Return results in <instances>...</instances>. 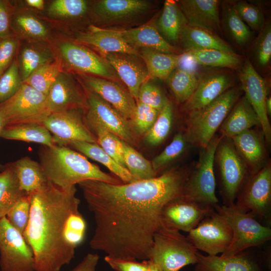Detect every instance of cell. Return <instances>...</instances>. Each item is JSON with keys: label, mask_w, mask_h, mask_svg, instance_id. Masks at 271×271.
I'll return each instance as SVG.
<instances>
[{"label": "cell", "mask_w": 271, "mask_h": 271, "mask_svg": "<svg viewBox=\"0 0 271 271\" xmlns=\"http://www.w3.org/2000/svg\"><path fill=\"white\" fill-rule=\"evenodd\" d=\"M189 173L173 168L154 178L131 183H79L95 223L90 247L113 258L148 260L154 235L160 228L161 210L182 196Z\"/></svg>", "instance_id": "obj_1"}, {"label": "cell", "mask_w": 271, "mask_h": 271, "mask_svg": "<svg viewBox=\"0 0 271 271\" xmlns=\"http://www.w3.org/2000/svg\"><path fill=\"white\" fill-rule=\"evenodd\" d=\"M75 186L68 189L50 181L29 194L30 215L24 234L34 255L35 271H60L75 256V248L64 238L68 216L79 211L80 199Z\"/></svg>", "instance_id": "obj_2"}, {"label": "cell", "mask_w": 271, "mask_h": 271, "mask_svg": "<svg viewBox=\"0 0 271 271\" xmlns=\"http://www.w3.org/2000/svg\"><path fill=\"white\" fill-rule=\"evenodd\" d=\"M40 164L47 180L68 189L88 180L112 184L123 182L116 176L103 172L84 156L66 146H43L39 153Z\"/></svg>", "instance_id": "obj_3"}, {"label": "cell", "mask_w": 271, "mask_h": 271, "mask_svg": "<svg viewBox=\"0 0 271 271\" xmlns=\"http://www.w3.org/2000/svg\"><path fill=\"white\" fill-rule=\"evenodd\" d=\"M239 95L238 88L229 89L204 107L189 112L187 139L201 148H205L214 137Z\"/></svg>", "instance_id": "obj_4"}, {"label": "cell", "mask_w": 271, "mask_h": 271, "mask_svg": "<svg viewBox=\"0 0 271 271\" xmlns=\"http://www.w3.org/2000/svg\"><path fill=\"white\" fill-rule=\"evenodd\" d=\"M198 252L180 231L160 228L154 235L148 260L163 271H179L186 265L197 263Z\"/></svg>", "instance_id": "obj_5"}, {"label": "cell", "mask_w": 271, "mask_h": 271, "mask_svg": "<svg viewBox=\"0 0 271 271\" xmlns=\"http://www.w3.org/2000/svg\"><path fill=\"white\" fill-rule=\"evenodd\" d=\"M214 137L200 152L196 167L190 171L185 182L182 197L201 206L212 208L218 205L215 193L214 162L222 138Z\"/></svg>", "instance_id": "obj_6"}, {"label": "cell", "mask_w": 271, "mask_h": 271, "mask_svg": "<svg viewBox=\"0 0 271 271\" xmlns=\"http://www.w3.org/2000/svg\"><path fill=\"white\" fill-rule=\"evenodd\" d=\"M214 210L227 220L232 231L228 248L221 256L233 255L248 248L261 245L271 238V229L260 224L254 215L232 205H217Z\"/></svg>", "instance_id": "obj_7"}, {"label": "cell", "mask_w": 271, "mask_h": 271, "mask_svg": "<svg viewBox=\"0 0 271 271\" xmlns=\"http://www.w3.org/2000/svg\"><path fill=\"white\" fill-rule=\"evenodd\" d=\"M6 126L41 123L50 114L47 95L23 83L18 92L0 105Z\"/></svg>", "instance_id": "obj_8"}, {"label": "cell", "mask_w": 271, "mask_h": 271, "mask_svg": "<svg viewBox=\"0 0 271 271\" xmlns=\"http://www.w3.org/2000/svg\"><path fill=\"white\" fill-rule=\"evenodd\" d=\"M187 237L197 250L217 255L229 247L232 231L225 218L214 210L190 231Z\"/></svg>", "instance_id": "obj_9"}, {"label": "cell", "mask_w": 271, "mask_h": 271, "mask_svg": "<svg viewBox=\"0 0 271 271\" xmlns=\"http://www.w3.org/2000/svg\"><path fill=\"white\" fill-rule=\"evenodd\" d=\"M84 110L70 109L51 113L42 124L50 131L55 145L67 147L75 141L97 143L88 127Z\"/></svg>", "instance_id": "obj_10"}, {"label": "cell", "mask_w": 271, "mask_h": 271, "mask_svg": "<svg viewBox=\"0 0 271 271\" xmlns=\"http://www.w3.org/2000/svg\"><path fill=\"white\" fill-rule=\"evenodd\" d=\"M226 138L225 140L222 138L215 156L220 170L224 205H232L245 181L247 168L231 139Z\"/></svg>", "instance_id": "obj_11"}, {"label": "cell", "mask_w": 271, "mask_h": 271, "mask_svg": "<svg viewBox=\"0 0 271 271\" xmlns=\"http://www.w3.org/2000/svg\"><path fill=\"white\" fill-rule=\"evenodd\" d=\"M1 271H35L33 252L6 217L0 219Z\"/></svg>", "instance_id": "obj_12"}, {"label": "cell", "mask_w": 271, "mask_h": 271, "mask_svg": "<svg viewBox=\"0 0 271 271\" xmlns=\"http://www.w3.org/2000/svg\"><path fill=\"white\" fill-rule=\"evenodd\" d=\"M241 193L236 198L235 206L255 216L266 217L271 202V167L267 164L251 175L245 182Z\"/></svg>", "instance_id": "obj_13"}, {"label": "cell", "mask_w": 271, "mask_h": 271, "mask_svg": "<svg viewBox=\"0 0 271 271\" xmlns=\"http://www.w3.org/2000/svg\"><path fill=\"white\" fill-rule=\"evenodd\" d=\"M214 210L181 197L163 207L160 216V228L188 233Z\"/></svg>", "instance_id": "obj_14"}, {"label": "cell", "mask_w": 271, "mask_h": 271, "mask_svg": "<svg viewBox=\"0 0 271 271\" xmlns=\"http://www.w3.org/2000/svg\"><path fill=\"white\" fill-rule=\"evenodd\" d=\"M58 47L62 58L71 68L114 81L119 78L105 58L87 48L69 42H62Z\"/></svg>", "instance_id": "obj_15"}, {"label": "cell", "mask_w": 271, "mask_h": 271, "mask_svg": "<svg viewBox=\"0 0 271 271\" xmlns=\"http://www.w3.org/2000/svg\"><path fill=\"white\" fill-rule=\"evenodd\" d=\"M245 96L257 115L265 140H271V127L265 109L267 88L264 80L249 60H246L239 73Z\"/></svg>", "instance_id": "obj_16"}, {"label": "cell", "mask_w": 271, "mask_h": 271, "mask_svg": "<svg viewBox=\"0 0 271 271\" xmlns=\"http://www.w3.org/2000/svg\"><path fill=\"white\" fill-rule=\"evenodd\" d=\"M47 98L50 113L70 109L85 110L88 108L87 95L70 74L62 71L50 87Z\"/></svg>", "instance_id": "obj_17"}, {"label": "cell", "mask_w": 271, "mask_h": 271, "mask_svg": "<svg viewBox=\"0 0 271 271\" xmlns=\"http://www.w3.org/2000/svg\"><path fill=\"white\" fill-rule=\"evenodd\" d=\"M88 91L110 104L128 120H132L136 108L134 98L115 81L94 76L83 75Z\"/></svg>", "instance_id": "obj_18"}, {"label": "cell", "mask_w": 271, "mask_h": 271, "mask_svg": "<svg viewBox=\"0 0 271 271\" xmlns=\"http://www.w3.org/2000/svg\"><path fill=\"white\" fill-rule=\"evenodd\" d=\"M86 112L99 121L106 128L128 144H134L131 123L108 103L88 91Z\"/></svg>", "instance_id": "obj_19"}, {"label": "cell", "mask_w": 271, "mask_h": 271, "mask_svg": "<svg viewBox=\"0 0 271 271\" xmlns=\"http://www.w3.org/2000/svg\"><path fill=\"white\" fill-rule=\"evenodd\" d=\"M104 57L126 85L130 95L137 99L141 85L149 78L143 59L139 56L121 53H108Z\"/></svg>", "instance_id": "obj_20"}, {"label": "cell", "mask_w": 271, "mask_h": 271, "mask_svg": "<svg viewBox=\"0 0 271 271\" xmlns=\"http://www.w3.org/2000/svg\"><path fill=\"white\" fill-rule=\"evenodd\" d=\"M76 40L95 48L104 56L111 53H121L140 56L138 50L127 44L119 30L91 26L88 31L78 33Z\"/></svg>", "instance_id": "obj_21"}, {"label": "cell", "mask_w": 271, "mask_h": 271, "mask_svg": "<svg viewBox=\"0 0 271 271\" xmlns=\"http://www.w3.org/2000/svg\"><path fill=\"white\" fill-rule=\"evenodd\" d=\"M177 3L188 24L216 33L220 30L217 0H181Z\"/></svg>", "instance_id": "obj_22"}, {"label": "cell", "mask_w": 271, "mask_h": 271, "mask_svg": "<svg viewBox=\"0 0 271 271\" xmlns=\"http://www.w3.org/2000/svg\"><path fill=\"white\" fill-rule=\"evenodd\" d=\"M119 31L127 44L136 50L138 48H149L167 54L182 53L164 38L153 21L137 28Z\"/></svg>", "instance_id": "obj_23"}, {"label": "cell", "mask_w": 271, "mask_h": 271, "mask_svg": "<svg viewBox=\"0 0 271 271\" xmlns=\"http://www.w3.org/2000/svg\"><path fill=\"white\" fill-rule=\"evenodd\" d=\"M231 79L228 75L216 73L199 79L197 87L185 102L184 107L189 112L202 108L229 89Z\"/></svg>", "instance_id": "obj_24"}, {"label": "cell", "mask_w": 271, "mask_h": 271, "mask_svg": "<svg viewBox=\"0 0 271 271\" xmlns=\"http://www.w3.org/2000/svg\"><path fill=\"white\" fill-rule=\"evenodd\" d=\"M194 271H262L259 263L243 252L229 256L204 255L198 252Z\"/></svg>", "instance_id": "obj_25"}, {"label": "cell", "mask_w": 271, "mask_h": 271, "mask_svg": "<svg viewBox=\"0 0 271 271\" xmlns=\"http://www.w3.org/2000/svg\"><path fill=\"white\" fill-rule=\"evenodd\" d=\"M221 124V130L231 139L254 126H260L259 119L245 96L237 101Z\"/></svg>", "instance_id": "obj_26"}, {"label": "cell", "mask_w": 271, "mask_h": 271, "mask_svg": "<svg viewBox=\"0 0 271 271\" xmlns=\"http://www.w3.org/2000/svg\"><path fill=\"white\" fill-rule=\"evenodd\" d=\"M230 139L247 168H249L251 175L258 171L261 169L260 164L265 158V153L257 133L250 129Z\"/></svg>", "instance_id": "obj_27"}, {"label": "cell", "mask_w": 271, "mask_h": 271, "mask_svg": "<svg viewBox=\"0 0 271 271\" xmlns=\"http://www.w3.org/2000/svg\"><path fill=\"white\" fill-rule=\"evenodd\" d=\"M180 40L186 51L216 49L235 53L232 48L215 33L188 24L182 30Z\"/></svg>", "instance_id": "obj_28"}, {"label": "cell", "mask_w": 271, "mask_h": 271, "mask_svg": "<svg viewBox=\"0 0 271 271\" xmlns=\"http://www.w3.org/2000/svg\"><path fill=\"white\" fill-rule=\"evenodd\" d=\"M149 7V2L143 0H101L96 4L94 12L100 19L108 22L132 17Z\"/></svg>", "instance_id": "obj_29"}, {"label": "cell", "mask_w": 271, "mask_h": 271, "mask_svg": "<svg viewBox=\"0 0 271 271\" xmlns=\"http://www.w3.org/2000/svg\"><path fill=\"white\" fill-rule=\"evenodd\" d=\"M156 24L162 36L172 44L180 40L182 30L188 22L177 2L166 0Z\"/></svg>", "instance_id": "obj_30"}, {"label": "cell", "mask_w": 271, "mask_h": 271, "mask_svg": "<svg viewBox=\"0 0 271 271\" xmlns=\"http://www.w3.org/2000/svg\"><path fill=\"white\" fill-rule=\"evenodd\" d=\"M18 178L20 188L29 195L42 188L48 182L40 164L29 157L11 163Z\"/></svg>", "instance_id": "obj_31"}, {"label": "cell", "mask_w": 271, "mask_h": 271, "mask_svg": "<svg viewBox=\"0 0 271 271\" xmlns=\"http://www.w3.org/2000/svg\"><path fill=\"white\" fill-rule=\"evenodd\" d=\"M140 53L148 73V77L167 80L179 63L181 54H172L149 48H141Z\"/></svg>", "instance_id": "obj_32"}, {"label": "cell", "mask_w": 271, "mask_h": 271, "mask_svg": "<svg viewBox=\"0 0 271 271\" xmlns=\"http://www.w3.org/2000/svg\"><path fill=\"white\" fill-rule=\"evenodd\" d=\"M67 147H71L102 164L122 182L127 183L136 181L126 168L119 165L97 143L75 141L70 143Z\"/></svg>", "instance_id": "obj_33"}, {"label": "cell", "mask_w": 271, "mask_h": 271, "mask_svg": "<svg viewBox=\"0 0 271 271\" xmlns=\"http://www.w3.org/2000/svg\"><path fill=\"white\" fill-rule=\"evenodd\" d=\"M0 137L40 144L43 146L55 145L50 131L41 123H26L7 126L2 130Z\"/></svg>", "instance_id": "obj_34"}, {"label": "cell", "mask_w": 271, "mask_h": 271, "mask_svg": "<svg viewBox=\"0 0 271 271\" xmlns=\"http://www.w3.org/2000/svg\"><path fill=\"white\" fill-rule=\"evenodd\" d=\"M25 194L20 188L18 178L11 164H7L0 172V219L6 217L9 211Z\"/></svg>", "instance_id": "obj_35"}, {"label": "cell", "mask_w": 271, "mask_h": 271, "mask_svg": "<svg viewBox=\"0 0 271 271\" xmlns=\"http://www.w3.org/2000/svg\"><path fill=\"white\" fill-rule=\"evenodd\" d=\"M84 118L88 127L96 138L97 143L119 165L126 168L121 140L89 113L86 112Z\"/></svg>", "instance_id": "obj_36"}, {"label": "cell", "mask_w": 271, "mask_h": 271, "mask_svg": "<svg viewBox=\"0 0 271 271\" xmlns=\"http://www.w3.org/2000/svg\"><path fill=\"white\" fill-rule=\"evenodd\" d=\"M121 146L125 167L136 181L149 180L157 176L150 161L122 140Z\"/></svg>", "instance_id": "obj_37"}, {"label": "cell", "mask_w": 271, "mask_h": 271, "mask_svg": "<svg viewBox=\"0 0 271 271\" xmlns=\"http://www.w3.org/2000/svg\"><path fill=\"white\" fill-rule=\"evenodd\" d=\"M199 65L231 68L237 67L241 62V56L236 53L216 49L186 51Z\"/></svg>", "instance_id": "obj_38"}, {"label": "cell", "mask_w": 271, "mask_h": 271, "mask_svg": "<svg viewBox=\"0 0 271 271\" xmlns=\"http://www.w3.org/2000/svg\"><path fill=\"white\" fill-rule=\"evenodd\" d=\"M176 100L186 102L196 90L199 79L194 72L177 68L167 79Z\"/></svg>", "instance_id": "obj_39"}, {"label": "cell", "mask_w": 271, "mask_h": 271, "mask_svg": "<svg viewBox=\"0 0 271 271\" xmlns=\"http://www.w3.org/2000/svg\"><path fill=\"white\" fill-rule=\"evenodd\" d=\"M54 61L48 50L28 46L23 48L20 56L19 70L23 82L36 69Z\"/></svg>", "instance_id": "obj_40"}, {"label": "cell", "mask_w": 271, "mask_h": 271, "mask_svg": "<svg viewBox=\"0 0 271 271\" xmlns=\"http://www.w3.org/2000/svg\"><path fill=\"white\" fill-rule=\"evenodd\" d=\"M61 72L60 61L54 60L36 69L23 83L47 95L52 84Z\"/></svg>", "instance_id": "obj_41"}, {"label": "cell", "mask_w": 271, "mask_h": 271, "mask_svg": "<svg viewBox=\"0 0 271 271\" xmlns=\"http://www.w3.org/2000/svg\"><path fill=\"white\" fill-rule=\"evenodd\" d=\"M223 23L233 40L239 46L246 45L251 37V32L241 19L233 6L225 5L223 9Z\"/></svg>", "instance_id": "obj_42"}, {"label": "cell", "mask_w": 271, "mask_h": 271, "mask_svg": "<svg viewBox=\"0 0 271 271\" xmlns=\"http://www.w3.org/2000/svg\"><path fill=\"white\" fill-rule=\"evenodd\" d=\"M173 116V106L168 100L159 112L154 123L146 134L145 140L147 143L152 146H156L163 142L170 131Z\"/></svg>", "instance_id": "obj_43"}, {"label": "cell", "mask_w": 271, "mask_h": 271, "mask_svg": "<svg viewBox=\"0 0 271 271\" xmlns=\"http://www.w3.org/2000/svg\"><path fill=\"white\" fill-rule=\"evenodd\" d=\"M11 26L17 32L33 39H44L48 35L46 26L29 14H20L12 19Z\"/></svg>", "instance_id": "obj_44"}, {"label": "cell", "mask_w": 271, "mask_h": 271, "mask_svg": "<svg viewBox=\"0 0 271 271\" xmlns=\"http://www.w3.org/2000/svg\"><path fill=\"white\" fill-rule=\"evenodd\" d=\"M22 84L18 63L13 60L0 76V105L14 96Z\"/></svg>", "instance_id": "obj_45"}, {"label": "cell", "mask_w": 271, "mask_h": 271, "mask_svg": "<svg viewBox=\"0 0 271 271\" xmlns=\"http://www.w3.org/2000/svg\"><path fill=\"white\" fill-rule=\"evenodd\" d=\"M186 138L181 132L176 134L171 142L151 162L153 169L157 174L159 171L178 158L186 147Z\"/></svg>", "instance_id": "obj_46"}, {"label": "cell", "mask_w": 271, "mask_h": 271, "mask_svg": "<svg viewBox=\"0 0 271 271\" xmlns=\"http://www.w3.org/2000/svg\"><path fill=\"white\" fill-rule=\"evenodd\" d=\"M87 8V3L83 0H55L49 6L48 12L53 17L71 18L83 15Z\"/></svg>", "instance_id": "obj_47"}, {"label": "cell", "mask_w": 271, "mask_h": 271, "mask_svg": "<svg viewBox=\"0 0 271 271\" xmlns=\"http://www.w3.org/2000/svg\"><path fill=\"white\" fill-rule=\"evenodd\" d=\"M86 223L80 211L71 213L67 218L64 229V238L70 246L76 248L84 240Z\"/></svg>", "instance_id": "obj_48"}, {"label": "cell", "mask_w": 271, "mask_h": 271, "mask_svg": "<svg viewBox=\"0 0 271 271\" xmlns=\"http://www.w3.org/2000/svg\"><path fill=\"white\" fill-rule=\"evenodd\" d=\"M30 209L29 196L25 194L19 199L6 216L11 225L23 235L29 223Z\"/></svg>", "instance_id": "obj_49"}, {"label": "cell", "mask_w": 271, "mask_h": 271, "mask_svg": "<svg viewBox=\"0 0 271 271\" xmlns=\"http://www.w3.org/2000/svg\"><path fill=\"white\" fill-rule=\"evenodd\" d=\"M233 7L241 19L247 26L258 31L265 25V21L262 11L258 7L244 1L235 3Z\"/></svg>", "instance_id": "obj_50"}, {"label": "cell", "mask_w": 271, "mask_h": 271, "mask_svg": "<svg viewBox=\"0 0 271 271\" xmlns=\"http://www.w3.org/2000/svg\"><path fill=\"white\" fill-rule=\"evenodd\" d=\"M159 111L137 101L132 126L139 134H146L156 121Z\"/></svg>", "instance_id": "obj_51"}, {"label": "cell", "mask_w": 271, "mask_h": 271, "mask_svg": "<svg viewBox=\"0 0 271 271\" xmlns=\"http://www.w3.org/2000/svg\"><path fill=\"white\" fill-rule=\"evenodd\" d=\"M137 100L160 112L168 99L158 86L147 79L141 85Z\"/></svg>", "instance_id": "obj_52"}, {"label": "cell", "mask_w": 271, "mask_h": 271, "mask_svg": "<svg viewBox=\"0 0 271 271\" xmlns=\"http://www.w3.org/2000/svg\"><path fill=\"white\" fill-rule=\"evenodd\" d=\"M254 54L258 64L261 66L267 65L271 58V26L270 23L265 24L259 32L255 40Z\"/></svg>", "instance_id": "obj_53"}, {"label": "cell", "mask_w": 271, "mask_h": 271, "mask_svg": "<svg viewBox=\"0 0 271 271\" xmlns=\"http://www.w3.org/2000/svg\"><path fill=\"white\" fill-rule=\"evenodd\" d=\"M18 44L17 39L12 36L0 40V76L13 61Z\"/></svg>", "instance_id": "obj_54"}, {"label": "cell", "mask_w": 271, "mask_h": 271, "mask_svg": "<svg viewBox=\"0 0 271 271\" xmlns=\"http://www.w3.org/2000/svg\"><path fill=\"white\" fill-rule=\"evenodd\" d=\"M104 260L116 271H148V260L141 262L113 258L106 255Z\"/></svg>", "instance_id": "obj_55"}, {"label": "cell", "mask_w": 271, "mask_h": 271, "mask_svg": "<svg viewBox=\"0 0 271 271\" xmlns=\"http://www.w3.org/2000/svg\"><path fill=\"white\" fill-rule=\"evenodd\" d=\"M11 9L8 3L0 0V40L11 36Z\"/></svg>", "instance_id": "obj_56"}, {"label": "cell", "mask_w": 271, "mask_h": 271, "mask_svg": "<svg viewBox=\"0 0 271 271\" xmlns=\"http://www.w3.org/2000/svg\"><path fill=\"white\" fill-rule=\"evenodd\" d=\"M99 259L96 253H88L71 271H96Z\"/></svg>", "instance_id": "obj_57"}, {"label": "cell", "mask_w": 271, "mask_h": 271, "mask_svg": "<svg viewBox=\"0 0 271 271\" xmlns=\"http://www.w3.org/2000/svg\"><path fill=\"white\" fill-rule=\"evenodd\" d=\"M26 3L31 7L43 10L44 8V2L43 0H27Z\"/></svg>", "instance_id": "obj_58"}, {"label": "cell", "mask_w": 271, "mask_h": 271, "mask_svg": "<svg viewBox=\"0 0 271 271\" xmlns=\"http://www.w3.org/2000/svg\"><path fill=\"white\" fill-rule=\"evenodd\" d=\"M149 269L148 271H163L161 268L153 261L148 260Z\"/></svg>", "instance_id": "obj_59"}, {"label": "cell", "mask_w": 271, "mask_h": 271, "mask_svg": "<svg viewBox=\"0 0 271 271\" xmlns=\"http://www.w3.org/2000/svg\"><path fill=\"white\" fill-rule=\"evenodd\" d=\"M6 126L5 120L3 113L0 111V136L4 127ZM4 167L0 164V170H2Z\"/></svg>", "instance_id": "obj_60"}, {"label": "cell", "mask_w": 271, "mask_h": 271, "mask_svg": "<svg viewBox=\"0 0 271 271\" xmlns=\"http://www.w3.org/2000/svg\"><path fill=\"white\" fill-rule=\"evenodd\" d=\"M265 109L267 115H270L271 113V98L267 97L265 101Z\"/></svg>", "instance_id": "obj_61"}]
</instances>
